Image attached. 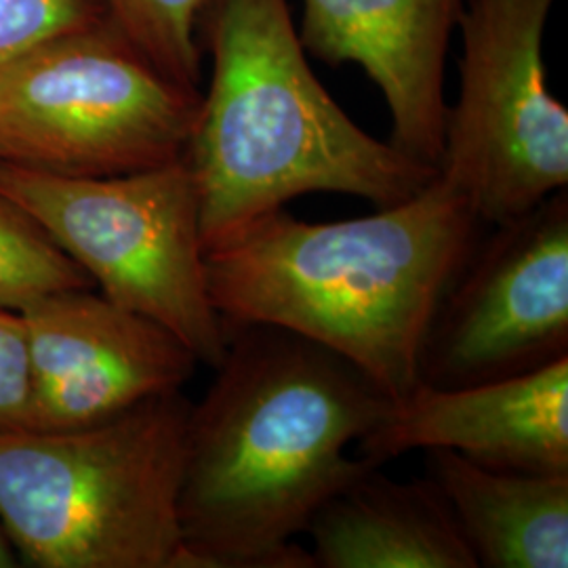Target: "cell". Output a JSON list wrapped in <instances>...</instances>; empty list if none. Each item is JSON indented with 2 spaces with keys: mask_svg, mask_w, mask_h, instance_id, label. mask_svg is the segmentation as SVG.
<instances>
[{
  "mask_svg": "<svg viewBox=\"0 0 568 568\" xmlns=\"http://www.w3.org/2000/svg\"><path fill=\"white\" fill-rule=\"evenodd\" d=\"M217 375L190 406L183 568H316L293 544L368 464L347 455L394 400L358 366L272 325H225Z\"/></svg>",
  "mask_w": 568,
  "mask_h": 568,
  "instance_id": "6da1fadb",
  "label": "cell"
},
{
  "mask_svg": "<svg viewBox=\"0 0 568 568\" xmlns=\"http://www.w3.org/2000/svg\"><path fill=\"white\" fill-rule=\"evenodd\" d=\"M483 225L438 173L366 217L304 222L278 209L204 253L209 297L224 325L325 345L400 403L419 386L427 326Z\"/></svg>",
  "mask_w": 568,
  "mask_h": 568,
  "instance_id": "7a4b0ae2",
  "label": "cell"
},
{
  "mask_svg": "<svg viewBox=\"0 0 568 568\" xmlns=\"http://www.w3.org/2000/svg\"><path fill=\"white\" fill-rule=\"evenodd\" d=\"M213 77L185 152L204 253L304 194L403 203L436 169L375 140L305 60L286 0H209Z\"/></svg>",
  "mask_w": 568,
  "mask_h": 568,
  "instance_id": "3957f363",
  "label": "cell"
},
{
  "mask_svg": "<svg viewBox=\"0 0 568 568\" xmlns=\"http://www.w3.org/2000/svg\"><path fill=\"white\" fill-rule=\"evenodd\" d=\"M182 389L95 426L0 434V527L39 568H183Z\"/></svg>",
  "mask_w": 568,
  "mask_h": 568,
  "instance_id": "277c9868",
  "label": "cell"
},
{
  "mask_svg": "<svg viewBox=\"0 0 568 568\" xmlns=\"http://www.w3.org/2000/svg\"><path fill=\"white\" fill-rule=\"evenodd\" d=\"M0 194L41 225L105 300L173 333L199 363L220 365L227 331L209 297L201 203L185 156L108 178L0 164Z\"/></svg>",
  "mask_w": 568,
  "mask_h": 568,
  "instance_id": "5b68a950",
  "label": "cell"
},
{
  "mask_svg": "<svg viewBox=\"0 0 568 568\" xmlns=\"http://www.w3.org/2000/svg\"><path fill=\"white\" fill-rule=\"evenodd\" d=\"M199 89L169 79L110 18L41 42L0 72V164L108 178L183 159Z\"/></svg>",
  "mask_w": 568,
  "mask_h": 568,
  "instance_id": "8992f818",
  "label": "cell"
},
{
  "mask_svg": "<svg viewBox=\"0 0 568 568\" xmlns=\"http://www.w3.org/2000/svg\"><path fill=\"white\" fill-rule=\"evenodd\" d=\"M554 0H469L462 84L448 105L438 175L483 224L525 215L568 185V112L548 89Z\"/></svg>",
  "mask_w": 568,
  "mask_h": 568,
  "instance_id": "52a82bcc",
  "label": "cell"
},
{
  "mask_svg": "<svg viewBox=\"0 0 568 568\" xmlns=\"http://www.w3.org/2000/svg\"><path fill=\"white\" fill-rule=\"evenodd\" d=\"M493 227L429 321L424 386H474L568 358L567 190Z\"/></svg>",
  "mask_w": 568,
  "mask_h": 568,
  "instance_id": "ba28073f",
  "label": "cell"
},
{
  "mask_svg": "<svg viewBox=\"0 0 568 568\" xmlns=\"http://www.w3.org/2000/svg\"><path fill=\"white\" fill-rule=\"evenodd\" d=\"M21 316L34 386L28 429L103 424L183 389L199 365L173 333L93 288L47 295Z\"/></svg>",
  "mask_w": 568,
  "mask_h": 568,
  "instance_id": "9c48e42d",
  "label": "cell"
},
{
  "mask_svg": "<svg viewBox=\"0 0 568 568\" xmlns=\"http://www.w3.org/2000/svg\"><path fill=\"white\" fill-rule=\"evenodd\" d=\"M358 443L373 466L443 448L490 469L568 474V358L474 386L419 384Z\"/></svg>",
  "mask_w": 568,
  "mask_h": 568,
  "instance_id": "30bf717a",
  "label": "cell"
},
{
  "mask_svg": "<svg viewBox=\"0 0 568 568\" xmlns=\"http://www.w3.org/2000/svg\"><path fill=\"white\" fill-rule=\"evenodd\" d=\"M462 11L464 0H304L300 41L333 65L358 63L386 98L389 143L438 171L445 61Z\"/></svg>",
  "mask_w": 568,
  "mask_h": 568,
  "instance_id": "8fae6325",
  "label": "cell"
},
{
  "mask_svg": "<svg viewBox=\"0 0 568 568\" xmlns=\"http://www.w3.org/2000/svg\"><path fill=\"white\" fill-rule=\"evenodd\" d=\"M316 568H478L429 478L398 483L368 466L314 511Z\"/></svg>",
  "mask_w": 568,
  "mask_h": 568,
  "instance_id": "7c38bea8",
  "label": "cell"
},
{
  "mask_svg": "<svg viewBox=\"0 0 568 568\" xmlns=\"http://www.w3.org/2000/svg\"><path fill=\"white\" fill-rule=\"evenodd\" d=\"M427 453V478L478 567H568V474L504 471L453 450Z\"/></svg>",
  "mask_w": 568,
  "mask_h": 568,
  "instance_id": "4fadbf2b",
  "label": "cell"
},
{
  "mask_svg": "<svg viewBox=\"0 0 568 568\" xmlns=\"http://www.w3.org/2000/svg\"><path fill=\"white\" fill-rule=\"evenodd\" d=\"M72 288L95 284L41 225L0 194V307L21 312Z\"/></svg>",
  "mask_w": 568,
  "mask_h": 568,
  "instance_id": "5bb4252c",
  "label": "cell"
},
{
  "mask_svg": "<svg viewBox=\"0 0 568 568\" xmlns=\"http://www.w3.org/2000/svg\"><path fill=\"white\" fill-rule=\"evenodd\" d=\"M110 21L163 74L183 87L201 81L196 23L209 0H102Z\"/></svg>",
  "mask_w": 568,
  "mask_h": 568,
  "instance_id": "9a60e30c",
  "label": "cell"
},
{
  "mask_svg": "<svg viewBox=\"0 0 568 568\" xmlns=\"http://www.w3.org/2000/svg\"><path fill=\"white\" fill-rule=\"evenodd\" d=\"M105 18L102 0H0V72L41 42Z\"/></svg>",
  "mask_w": 568,
  "mask_h": 568,
  "instance_id": "2e32d148",
  "label": "cell"
},
{
  "mask_svg": "<svg viewBox=\"0 0 568 568\" xmlns=\"http://www.w3.org/2000/svg\"><path fill=\"white\" fill-rule=\"evenodd\" d=\"M28 331L18 310L0 307V434L28 429L32 410Z\"/></svg>",
  "mask_w": 568,
  "mask_h": 568,
  "instance_id": "e0dca14e",
  "label": "cell"
},
{
  "mask_svg": "<svg viewBox=\"0 0 568 568\" xmlns=\"http://www.w3.org/2000/svg\"><path fill=\"white\" fill-rule=\"evenodd\" d=\"M9 567H16V556H13V551H11L9 544H7L4 530L0 527V568Z\"/></svg>",
  "mask_w": 568,
  "mask_h": 568,
  "instance_id": "ac0fdd59",
  "label": "cell"
}]
</instances>
